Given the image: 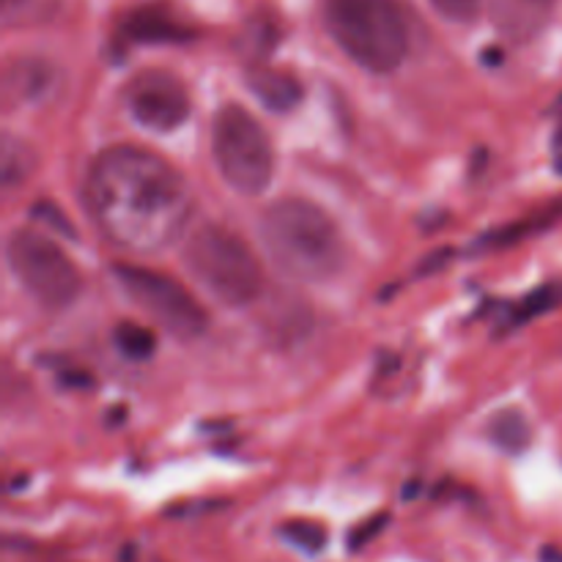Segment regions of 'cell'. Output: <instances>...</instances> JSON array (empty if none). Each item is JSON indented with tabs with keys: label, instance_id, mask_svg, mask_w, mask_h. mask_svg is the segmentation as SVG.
I'll list each match as a JSON object with an SVG mask.
<instances>
[{
	"label": "cell",
	"instance_id": "obj_9",
	"mask_svg": "<svg viewBox=\"0 0 562 562\" xmlns=\"http://www.w3.org/2000/svg\"><path fill=\"white\" fill-rule=\"evenodd\" d=\"M558 0H488V16L505 38L525 44L549 25Z\"/></svg>",
	"mask_w": 562,
	"mask_h": 562
},
{
	"label": "cell",
	"instance_id": "obj_21",
	"mask_svg": "<svg viewBox=\"0 0 562 562\" xmlns=\"http://www.w3.org/2000/svg\"><path fill=\"white\" fill-rule=\"evenodd\" d=\"M483 0H431L434 11L450 22H470L481 11Z\"/></svg>",
	"mask_w": 562,
	"mask_h": 562
},
{
	"label": "cell",
	"instance_id": "obj_17",
	"mask_svg": "<svg viewBox=\"0 0 562 562\" xmlns=\"http://www.w3.org/2000/svg\"><path fill=\"white\" fill-rule=\"evenodd\" d=\"M283 538L289 543H294L296 549L302 552H322L324 543H327V530H324L318 521H305V519H296V521H285L283 525Z\"/></svg>",
	"mask_w": 562,
	"mask_h": 562
},
{
	"label": "cell",
	"instance_id": "obj_24",
	"mask_svg": "<svg viewBox=\"0 0 562 562\" xmlns=\"http://www.w3.org/2000/svg\"><path fill=\"white\" fill-rule=\"evenodd\" d=\"M554 154H558V170L562 173V130L558 132V140H554Z\"/></svg>",
	"mask_w": 562,
	"mask_h": 562
},
{
	"label": "cell",
	"instance_id": "obj_15",
	"mask_svg": "<svg viewBox=\"0 0 562 562\" xmlns=\"http://www.w3.org/2000/svg\"><path fill=\"white\" fill-rule=\"evenodd\" d=\"M560 305H562V285H558V283L541 285V289L532 291L530 296H525V300L514 307V316H510L508 329L521 327V324L532 322V318L543 316V313L554 311V307H560Z\"/></svg>",
	"mask_w": 562,
	"mask_h": 562
},
{
	"label": "cell",
	"instance_id": "obj_19",
	"mask_svg": "<svg viewBox=\"0 0 562 562\" xmlns=\"http://www.w3.org/2000/svg\"><path fill=\"white\" fill-rule=\"evenodd\" d=\"M554 217H558V212H547V214H541V217H530V220H527V223L514 225V228L497 231V234L486 236V239L492 241V245H514V241L525 239V234H536V231L547 228V225L552 223Z\"/></svg>",
	"mask_w": 562,
	"mask_h": 562
},
{
	"label": "cell",
	"instance_id": "obj_22",
	"mask_svg": "<svg viewBox=\"0 0 562 562\" xmlns=\"http://www.w3.org/2000/svg\"><path fill=\"white\" fill-rule=\"evenodd\" d=\"M387 514H379V516H371V519H366L362 525H357L355 530H351L349 536V549L351 552H360L362 547H368V543L373 541V538L379 536V532L387 527Z\"/></svg>",
	"mask_w": 562,
	"mask_h": 562
},
{
	"label": "cell",
	"instance_id": "obj_11",
	"mask_svg": "<svg viewBox=\"0 0 562 562\" xmlns=\"http://www.w3.org/2000/svg\"><path fill=\"white\" fill-rule=\"evenodd\" d=\"M247 88L252 97L263 104V108L274 110V113H289L302 102V82L294 75L283 69H272V66L256 64L247 71Z\"/></svg>",
	"mask_w": 562,
	"mask_h": 562
},
{
	"label": "cell",
	"instance_id": "obj_1",
	"mask_svg": "<svg viewBox=\"0 0 562 562\" xmlns=\"http://www.w3.org/2000/svg\"><path fill=\"white\" fill-rule=\"evenodd\" d=\"M86 206L108 241L151 256L173 245L192 217V192L165 157L137 146L104 148L86 176Z\"/></svg>",
	"mask_w": 562,
	"mask_h": 562
},
{
	"label": "cell",
	"instance_id": "obj_14",
	"mask_svg": "<svg viewBox=\"0 0 562 562\" xmlns=\"http://www.w3.org/2000/svg\"><path fill=\"white\" fill-rule=\"evenodd\" d=\"M486 437L494 448L516 456L530 445V423L519 409H499L486 423Z\"/></svg>",
	"mask_w": 562,
	"mask_h": 562
},
{
	"label": "cell",
	"instance_id": "obj_20",
	"mask_svg": "<svg viewBox=\"0 0 562 562\" xmlns=\"http://www.w3.org/2000/svg\"><path fill=\"white\" fill-rule=\"evenodd\" d=\"M33 217L38 220V223H44L47 225V228H53V231H58L60 236H66V239H77V231H75V225L69 223V220L64 217V212H60L58 206H55V203H49V201H42V203H36V206H33Z\"/></svg>",
	"mask_w": 562,
	"mask_h": 562
},
{
	"label": "cell",
	"instance_id": "obj_4",
	"mask_svg": "<svg viewBox=\"0 0 562 562\" xmlns=\"http://www.w3.org/2000/svg\"><path fill=\"white\" fill-rule=\"evenodd\" d=\"M184 267L225 307H247L261 296V261L245 239L217 223H203L184 241Z\"/></svg>",
	"mask_w": 562,
	"mask_h": 562
},
{
	"label": "cell",
	"instance_id": "obj_13",
	"mask_svg": "<svg viewBox=\"0 0 562 562\" xmlns=\"http://www.w3.org/2000/svg\"><path fill=\"white\" fill-rule=\"evenodd\" d=\"M36 165L38 157L31 143L14 135H3V140H0V184H3L5 192L31 179Z\"/></svg>",
	"mask_w": 562,
	"mask_h": 562
},
{
	"label": "cell",
	"instance_id": "obj_16",
	"mask_svg": "<svg viewBox=\"0 0 562 562\" xmlns=\"http://www.w3.org/2000/svg\"><path fill=\"white\" fill-rule=\"evenodd\" d=\"M113 344H115V349L126 357V360L143 362L154 355V346H157V340H154L151 329L140 327V324L121 322L113 333Z\"/></svg>",
	"mask_w": 562,
	"mask_h": 562
},
{
	"label": "cell",
	"instance_id": "obj_8",
	"mask_svg": "<svg viewBox=\"0 0 562 562\" xmlns=\"http://www.w3.org/2000/svg\"><path fill=\"white\" fill-rule=\"evenodd\" d=\"M126 108L146 130L173 132L190 119V93L168 71H143L126 86Z\"/></svg>",
	"mask_w": 562,
	"mask_h": 562
},
{
	"label": "cell",
	"instance_id": "obj_23",
	"mask_svg": "<svg viewBox=\"0 0 562 562\" xmlns=\"http://www.w3.org/2000/svg\"><path fill=\"white\" fill-rule=\"evenodd\" d=\"M541 562H562V552L558 547H543L541 549Z\"/></svg>",
	"mask_w": 562,
	"mask_h": 562
},
{
	"label": "cell",
	"instance_id": "obj_2",
	"mask_svg": "<svg viewBox=\"0 0 562 562\" xmlns=\"http://www.w3.org/2000/svg\"><path fill=\"white\" fill-rule=\"evenodd\" d=\"M261 239L274 267L302 283H322L346 267L338 223L305 198L274 201L261 217Z\"/></svg>",
	"mask_w": 562,
	"mask_h": 562
},
{
	"label": "cell",
	"instance_id": "obj_6",
	"mask_svg": "<svg viewBox=\"0 0 562 562\" xmlns=\"http://www.w3.org/2000/svg\"><path fill=\"white\" fill-rule=\"evenodd\" d=\"M5 258L16 283L47 311H66L80 296V269L64 247L42 231H14L5 241Z\"/></svg>",
	"mask_w": 562,
	"mask_h": 562
},
{
	"label": "cell",
	"instance_id": "obj_10",
	"mask_svg": "<svg viewBox=\"0 0 562 562\" xmlns=\"http://www.w3.org/2000/svg\"><path fill=\"white\" fill-rule=\"evenodd\" d=\"M58 71L42 58H14L3 71L5 102L38 104L53 93Z\"/></svg>",
	"mask_w": 562,
	"mask_h": 562
},
{
	"label": "cell",
	"instance_id": "obj_12",
	"mask_svg": "<svg viewBox=\"0 0 562 562\" xmlns=\"http://www.w3.org/2000/svg\"><path fill=\"white\" fill-rule=\"evenodd\" d=\"M126 36L143 44H181L190 42L195 33L187 25L176 22L173 16L165 14L162 9H137L135 14L126 16L124 25Z\"/></svg>",
	"mask_w": 562,
	"mask_h": 562
},
{
	"label": "cell",
	"instance_id": "obj_5",
	"mask_svg": "<svg viewBox=\"0 0 562 562\" xmlns=\"http://www.w3.org/2000/svg\"><path fill=\"white\" fill-rule=\"evenodd\" d=\"M212 154L225 184L239 195L256 198L272 184V140L256 115L241 104L231 102L214 115Z\"/></svg>",
	"mask_w": 562,
	"mask_h": 562
},
{
	"label": "cell",
	"instance_id": "obj_7",
	"mask_svg": "<svg viewBox=\"0 0 562 562\" xmlns=\"http://www.w3.org/2000/svg\"><path fill=\"white\" fill-rule=\"evenodd\" d=\"M113 274L121 291L176 338L195 340L209 329L206 307L170 274L137 263H119Z\"/></svg>",
	"mask_w": 562,
	"mask_h": 562
},
{
	"label": "cell",
	"instance_id": "obj_3",
	"mask_svg": "<svg viewBox=\"0 0 562 562\" xmlns=\"http://www.w3.org/2000/svg\"><path fill=\"white\" fill-rule=\"evenodd\" d=\"M329 36L355 64L390 75L409 53V27L395 0H324Z\"/></svg>",
	"mask_w": 562,
	"mask_h": 562
},
{
	"label": "cell",
	"instance_id": "obj_18",
	"mask_svg": "<svg viewBox=\"0 0 562 562\" xmlns=\"http://www.w3.org/2000/svg\"><path fill=\"white\" fill-rule=\"evenodd\" d=\"M55 9V0H3L5 25H31L47 20Z\"/></svg>",
	"mask_w": 562,
	"mask_h": 562
}]
</instances>
